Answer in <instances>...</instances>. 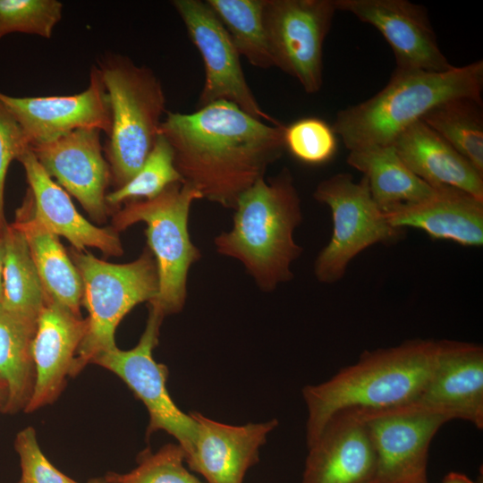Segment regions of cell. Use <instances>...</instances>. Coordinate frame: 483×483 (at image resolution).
Wrapping results in <instances>:
<instances>
[{
	"label": "cell",
	"mask_w": 483,
	"mask_h": 483,
	"mask_svg": "<svg viewBox=\"0 0 483 483\" xmlns=\"http://www.w3.org/2000/svg\"><path fill=\"white\" fill-rule=\"evenodd\" d=\"M284 128L218 100L191 114L166 111L159 134L171 146L184 182L203 199L234 208L240 195L283 156Z\"/></svg>",
	"instance_id": "cell-1"
},
{
	"label": "cell",
	"mask_w": 483,
	"mask_h": 483,
	"mask_svg": "<svg viewBox=\"0 0 483 483\" xmlns=\"http://www.w3.org/2000/svg\"><path fill=\"white\" fill-rule=\"evenodd\" d=\"M436 354L437 341L411 340L364 352L356 363L330 379L304 386L307 445L337 412L386 410L415 402L434 369Z\"/></svg>",
	"instance_id": "cell-2"
},
{
	"label": "cell",
	"mask_w": 483,
	"mask_h": 483,
	"mask_svg": "<svg viewBox=\"0 0 483 483\" xmlns=\"http://www.w3.org/2000/svg\"><path fill=\"white\" fill-rule=\"evenodd\" d=\"M234 210L232 229L214 240L217 252L239 260L265 292L291 280L292 264L302 251L293 238L302 212L290 170L258 179L240 195Z\"/></svg>",
	"instance_id": "cell-3"
},
{
	"label": "cell",
	"mask_w": 483,
	"mask_h": 483,
	"mask_svg": "<svg viewBox=\"0 0 483 483\" xmlns=\"http://www.w3.org/2000/svg\"><path fill=\"white\" fill-rule=\"evenodd\" d=\"M482 89L481 60L445 72L396 67L378 93L339 111L332 128L350 151L392 145L403 130L445 101H482Z\"/></svg>",
	"instance_id": "cell-4"
},
{
	"label": "cell",
	"mask_w": 483,
	"mask_h": 483,
	"mask_svg": "<svg viewBox=\"0 0 483 483\" xmlns=\"http://www.w3.org/2000/svg\"><path fill=\"white\" fill-rule=\"evenodd\" d=\"M111 115L104 154L114 190L141 168L159 135L165 95L153 70L128 56L106 53L97 62Z\"/></svg>",
	"instance_id": "cell-5"
},
{
	"label": "cell",
	"mask_w": 483,
	"mask_h": 483,
	"mask_svg": "<svg viewBox=\"0 0 483 483\" xmlns=\"http://www.w3.org/2000/svg\"><path fill=\"white\" fill-rule=\"evenodd\" d=\"M71 254L81 278V305L88 310L87 333L77 352L73 377L97 355L116 347L114 332L120 321L137 304L155 300L159 282L148 248L126 264L109 263L75 249Z\"/></svg>",
	"instance_id": "cell-6"
},
{
	"label": "cell",
	"mask_w": 483,
	"mask_h": 483,
	"mask_svg": "<svg viewBox=\"0 0 483 483\" xmlns=\"http://www.w3.org/2000/svg\"><path fill=\"white\" fill-rule=\"evenodd\" d=\"M203 199L193 185L174 182L150 199L125 203L114 216L115 231L137 222L147 225L145 231L158 273V294L149 305L165 316L180 312L186 301L188 272L201 253L190 237L188 220L192 203Z\"/></svg>",
	"instance_id": "cell-7"
},
{
	"label": "cell",
	"mask_w": 483,
	"mask_h": 483,
	"mask_svg": "<svg viewBox=\"0 0 483 483\" xmlns=\"http://www.w3.org/2000/svg\"><path fill=\"white\" fill-rule=\"evenodd\" d=\"M313 197L328 206L333 219L331 239L314 262V275L323 284L342 279L349 263L369 246L393 243L405 233L388 223L364 176L358 182L348 173L334 174L318 184Z\"/></svg>",
	"instance_id": "cell-8"
},
{
	"label": "cell",
	"mask_w": 483,
	"mask_h": 483,
	"mask_svg": "<svg viewBox=\"0 0 483 483\" xmlns=\"http://www.w3.org/2000/svg\"><path fill=\"white\" fill-rule=\"evenodd\" d=\"M164 318L159 309L150 305L147 325L138 344L127 351L114 347L104 352L91 364L114 373L143 402L149 415L148 437L164 430L176 439L186 456L195 442L196 422L191 413H184L174 402L166 388L168 369L153 358Z\"/></svg>",
	"instance_id": "cell-9"
},
{
	"label": "cell",
	"mask_w": 483,
	"mask_h": 483,
	"mask_svg": "<svg viewBox=\"0 0 483 483\" xmlns=\"http://www.w3.org/2000/svg\"><path fill=\"white\" fill-rule=\"evenodd\" d=\"M335 12L334 0H265L274 66L295 78L309 94L323 85V46Z\"/></svg>",
	"instance_id": "cell-10"
},
{
	"label": "cell",
	"mask_w": 483,
	"mask_h": 483,
	"mask_svg": "<svg viewBox=\"0 0 483 483\" xmlns=\"http://www.w3.org/2000/svg\"><path fill=\"white\" fill-rule=\"evenodd\" d=\"M376 453L371 483H428L430 443L449 419L413 402L378 411L356 410Z\"/></svg>",
	"instance_id": "cell-11"
},
{
	"label": "cell",
	"mask_w": 483,
	"mask_h": 483,
	"mask_svg": "<svg viewBox=\"0 0 483 483\" xmlns=\"http://www.w3.org/2000/svg\"><path fill=\"white\" fill-rule=\"evenodd\" d=\"M172 5L183 21L191 41L199 52L204 64L205 81L196 108L225 100L257 119L279 123L260 107L246 80L241 55L206 1L174 0Z\"/></svg>",
	"instance_id": "cell-12"
},
{
	"label": "cell",
	"mask_w": 483,
	"mask_h": 483,
	"mask_svg": "<svg viewBox=\"0 0 483 483\" xmlns=\"http://www.w3.org/2000/svg\"><path fill=\"white\" fill-rule=\"evenodd\" d=\"M0 101L21 127L30 147L52 141L78 129L110 131L107 94L96 65L87 89L78 94L13 97L0 91Z\"/></svg>",
	"instance_id": "cell-13"
},
{
	"label": "cell",
	"mask_w": 483,
	"mask_h": 483,
	"mask_svg": "<svg viewBox=\"0 0 483 483\" xmlns=\"http://www.w3.org/2000/svg\"><path fill=\"white\" fill-rule=\"evenodd\" d=\"M101 132L97 129H78L30 147L47 174L98 223L106 221L110 211L106 196L112 183Z\"/></svg>",
	"instance_id": "cell-14"
},
{
	"label": "cell",
	"mask_w": 483,
	"mask_h": 483,
	"mask_svg": "<svg viewBox=\"0 0 483 483\" xmlns=\"http://www.w3.org/2000/svg\"><path fill=\"white\" fill-rule=\"evenodd\" d=\"M375 27L392 48L397 68L445 72L453 67L441 51L427 10L407 0H334Z\"/></svg>",
	"instance_id": "cell-15"
},
{
	"label": "cell",
	"mask_w": 483,
	"mask_h": 483,
	"mask_svg": "<svg viewBox=\"0 0 483 483\" xmlns=\"http://www.w3.org/2000/svg\"><path fill=\"white\" fill-rule=\"evenodd\" d=\"M413 403L449 420L483 428V348L467 342L437 341L434 369Z\"/></svg>",
	"instance_id": "cell-16"
},
{
	"label": "cell",
	"mask_w": 483,
	"mask_h": 483,
	"mask_svg": "<svg viewBox=\"0 0 483 483\" xmlns=\"http://www.w3.org/2000/svg\"><path fill=\"white\" fill-rule=\"evenodd\" d=\"M301 483H371L376 453L356 410L335 413L308 446Z\"/></svg>",
	"instance_id": "cell-17"
},
{
	"label": "cell",
	"mask_w": 483,
	"mask_h": 483,
	"mask_svg": "<svg viewBox=\"0 0 483 483\" xmlns=\"http://www.w3.org/2000/svg\"><path fill=\"white\" fill-rule=\"evenodd\" d=\"M197 432L193 447L185 456L189 468L208 483H242L247 470L258 462L259 449L277 419L234 426L191 412Z\"/></svg>",
	"instance_id": "cell-18"
},
{
	"label": "cell",
	"mask_w": 483,
	"mask_h": 483,
	"mask_svg": "<svg viewBox=\"0 0 483 483\" xmlns=\"http://www.w3.org/2000/svg\"><path fill=\"white\" fill-rule=\"evenodd\" d=\"M87 328L86 318L46 299L32 342L35 383L25 412H32L59 396L67 377H72Z\"/></svg>",
	"instance_id": "cell-19"
},
{
	"label": "cell",
	"mask_w": 483,
	"mask_h": 483,
	"mask_svg": "<svg viewBox=\"0 0 483 483\" xmlns=\"http://www.w3.org/2000/svg\"><path fill=\"white\" fill-rule=\"evenodd\" d=\"M396 228L413 227L432 239L467 247L483 244V200L458 189L436 188L429 197L384 212Z\"/></svg>",
	"instance_id": "cell-20"
},
{
	"label": "cell",
	"mask_w": 483,
	"mask_h": 483,
	"mask_svg": "<svg viewBox=\"0 0 483 483\" xmlns=\"http://www.w3.org/2000/svg\"><path fill=\"white\" fill-rule=\"evenodd\" d=\"M26 174L36 218L55 235L66 238L79 251L97 248L106 256H121L123 248L116 231L97 227L75 208L68 193L52 179L30 148L19 158Z\"/></svg>",
	"instance_id": "cell-21"
},
{
	"label": "cell",
	"mask_w": 483,
	"mask_h": 483,
	"mask_svg": "<svg viewBox=\"0 0 483 483\" xmlns=\"http://www.w3.org/2000/svg\"><path fill=\"white\" fill-rule=\"evenodd\" d=\"M405 165L434 188L451 187L483 200V175L419 120L392 143Z\"/></svg>",
	"instance_id": "cell-22"
},
{
	"label": "cell",
	"mask_w": 483,
	"mask_h": 483,
	"mask_svg": "<svg viewBox=\"0 0 483 483\" xmlns=\"http://www.w3.org/2000/svg\"><path fill=\"white\" fill-rule=\"evenodd\" d=\"M13 225L24 235L46 299L56 302L74 315L81 316L82 283L79 271L59 237L36 218L29 189L16 211Z\"/></svg>",
	"instance_id": "cell-23"
},
{
	"label": "cell",
	"mask_w": 483,
	"mask_h": 483,
	"mask_svg": "<svg viewBox=\"0 0 483 483\" xmlns=\"http://www.w3.org/2000/svg\"><path fill=\"white\" fill-rule=\"evenodd\" d=\"M347 163L363 174L373 199L383 212L400 204L424 199L436 189L415 175L393 145L351 150Z\"/></svg>",
	"instance_id": "cell-24"
},
{
	"label": "cell",
	"mask_w": 483,
	"mask_h": 483,
	"mask_svg": "<svg viewBox=\"0 0 483 483\" xmlns=\"http://www.w3.org/2000/svg\"><path fill=\"white\" fill-rule=\"evenodd\" d=\"M3 238L4 257L1 305L10 314L37 324L46 295L27 242L13 224L8 225Z\"/></svg>",
	"instance_id": "cell-25"
},
{
	"label": "cell",
	"mask_w": 483,
	"mask_h": 483,
	"mask_svg": "<svg viewBox=\"0 0 483 483\" xmlns=\"http://www.w3.org/2000/svg\"><path fill=\"white\" fill-rule=\"evenodd\" d=\"M37 324L24 321L0 303V379L8 388L4 413L25 409L35 383L32 342Z\"/></svg>",
	"instance_id": "cell-26"
},
{
	"label": "cell",
	"mask_w": 483,
	"mask_h": 483,
	"mask_svg": "<svg viewBox=\"0 0 483 483\" xmlns=\"http://www.w3.org/2000/svg\"><path fill=\"white\" fill-rule=\"evenodd\" d=\"M421 121L483 175L482 101L451 99L432 108Z\"/></svg>",
	"instance_id": "cell-27"
},
{
	"label": "cell",
	"mask_w": 483,
	"mask_h": 483,
	"mask_svg": "<svg viewBox=\"0 0 483 483\" xmlns=\"http://www.w3.org/2000/svg\"><path fill=\"white\" fill-rule=\"evenodd\" d=\"M240 55L258 68L274 67L265 21V0H207Z\"/></svg>",
	"instance_id": "cell-28"
},
{
	"label": "cell",
	"mask_w": 483,
	"mask_h": 483,
	"mask_svg": "<svg viewBox=\"0 0 483 483\" xmlns=\"http://www.w3.org/2000/svg\"><path fill=\"white\" fill-rule=\"evenodd\" d=\"M174 182L184 181L174 166L171 146L159 134L141 168L124 185L108 192L106 201L111 208L123 202L150 199Z\"/></svg>",
	"instance_id": "cell-29"
},
{
	"label": "cell",
	"mask_w": 483,
	"mask_h": 483,
	"mask_svg": "<svg viewBox=\"0 0 483 483\" xmlns=\"http://www.w3.org/2000/svg\"><path fill=\"white\" fill-rule=\"evenodd\" d=\"M185 454L179 444H168L153 453L148 449L138 458V466L124 474L109 472L107 483H201L183 465Z\"/></svg>",
	"instance_id": "cell-30"
},
{
	"label": "cell",
	"mask_w": 483,
	"mask_h": 483,
	"mask_svg": "<svg viewBox=\"0 0 483 483\" xmlns=\"http://www.w3.org/2000/svg\"><path fill=\"white\" fill-rule=\"evenodd\" d=\"M63 8L57 0H0V38L13 33L51 38Z\"/></svg>",
	"instance_id": "cell-31"
},
{
	"label": "cell",
	"mask_w": 483,
	"mask_h": 483,
	"mask_svg": "<svg viewBox=\"0 0 483 483\" xmlns=\"http://www.w3.org/2000/svg\"><path fill=\"white\" fill-rule=\"evenodd\" d=\"M333 128L318 117H304L285 126V149L298 160L309 165L329 161L337 149Z\"/></svg>",
	"instance_id": "cell-32"
},
{
	"label": "cell",
	"mask_w": 483,
	"mask_h": 483,
	"mask_svg": "<svg viewBox=\"0 0 483 483\" xmlns=\"http://www.w3.org/2000/svg\"><path fill=\"white\" fill-rule=\"evenodd\" d=\"M21 477L19 483H78L58 470L42 453L33 428L21 430L15 439Z\"/></svg>",
	"instance_id": "cell-33"
},
{
	"label": "cell",
	"mask_w": 483,
	"mask_h": 483,
	"mask_svg": "<svg viewBox=\"0 0 483 483\" xmlns=\"http://www.w3.org/2000/svg\"><path fill=\"white\" fill-rule=\"evenodd\" d=\"M30 148L18 123L0 101V236L8 227L4 215V185L8 167Z\"/></svg>",
	"instance_id": "cell-34"
},
{
	"label": "cell",
	"mask_w": 483,
	"mask_h": 483,
	"mask_svg": "<svg viewBox=\"0 0 483 483\" xmlns=\"http://www.w3.org/2000/svg\"><path fill=\"white\" fill-rule=\"evenodd\" d=\"M441 483H475V482L463 473L451 471L444 477Z\"/></svg>",
	"instance_id": "cell-35"
},
{
	"label": "cell",
	"mask_w": 483,
	"mask_h": 483,
	"mask_svg": "<svg viewBox=\"0 0 483 483\" xmlns=\"http://www.w3.org/2000/svg\"><path fill=\"white\" fill-rule=\"evenodd\" d=\"M8 401V388L6 384L0 379V411L4 412Z\"/></svg>",
	"instance_id": "cell-36"
},
{
	"label": "cell",
	"mask_w": 483,
	"mask_h": 483,
	"mask_svg": "<svg viewBox=\"0 0 483 483\" xmlns=\"http://www.w3.org/2000/svg\"><path fill=\"white\" fill-rule=\"evenodd\" d=\"M4 244L3 235L0 236V303L2 301L3 292V268H4Z\"/></svg>",
	"instance_id": "cell-37"
},
{
	"label": "cell",
	"mask_w": 483,
	"mask_h": 483,
	"mask_svg": "<svg viewBox=\"0 0 483 483\" xmlns=\"http://www.w3.org/2000/svg\"><path fill=\"white\" fill-rule=\"evenodd\" d=\"M88 483H107V482L106 481V479H91Z\"/></svg>",
	"instance_id": "cell-38"
}]
</instances>
